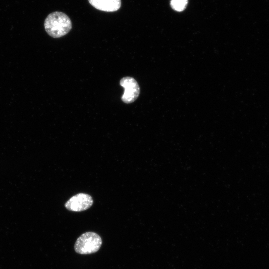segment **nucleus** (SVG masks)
Listing matches in <instances>:
<instances>
[{
    "label": "nucleus",
    "instance_id": "nucleus-1",
    "mask_svg": "<svg viewBox=\"0 0 269 269\" xmlns=\"http://www.w3.org/2000/svg\"><path fill=\"white\" fill-rule=\"evenodd\" d=\"M44 28L49 35L60 38L67 34L72 28L70 18L65 13L55 11L49 14L44 21Z\"/></svg>",
    "mask_w": 269,
    "mask_h": 269
},
{
    "label": "nucleus",
    "instance_id": "nucleus-2",
    "mask_svg": "<svg viewBox=\"0 0 269 269\" xmlns=\"http://www.w3.org/2000/svg\"><path fill=\"white\" fill-rule=\"evenodd\" d=\"M102 243L101 237L97 233L87 232L77 238L74 244V250L80 254H92L100 249Z\"/></svg>",
    "mask_w": 269,
    "mask_h": 269
},
{
    "label": "nucleus",
    "instance_id": "nucleus-3",
    "mask_svg": "<svg viewBox=\"0 0 269 269\" xmlns=\"http://www.w3.org/2000/svg\"><path fill=\"white\" fill-rule=\"evenodd\" d=\"M120 85L124 89L122 101L127 104L135 101L139 95L140 87L137 81L131 77H124L120 81Z\"/></svg>",
    "mask_w": 269,
    "mask_h": 269
},
{
    "label": "nucleus",
    "instance_id": "nucleus-4",
    "mask_svg": "<svg viewBox=\"0 0 269 269\" xmlns=\"http://www.w3.org/2000/svg\"><path fill=\"white\" fill-rule=\"evenodd\" d=\"M93 203L92 197L86 193H78L71 197L65 204L68 210L81 212L91 207Z\"/></svg>",
    "mask_w": 269,
    "mask_h": 269
},
{
    "label": "nucleus",
    "instance_id": "nucleus-5",
    "mask_svg": "<svg viewBox=\"0 0 269 269\" xmlns=\"http://www.w3.org/2000/svg\"><path fill=\"white\" fill-rule=\"evenodd\" d=\"M96 9L105 12H115L120 9L121 0H88Z\"/></svg>",
    "mask_w": 269,
    "mask_h": 269
},
{
    "label": "nucleus",
    "instance_id": "nucleus-6",
    "mask_svg": "<svg viewBox=\"0 0 269 269\" xmlns=\"http://www.w3.org/2000/svg\"><path fill=\"white\" fill-rule=\"evenodd\" d=\"M187 1V0H171V5L175 10L181 11L186 7Z\"/></svg>",
    "mask_w": 269,
    "mask_h": 269
}]
</instances>
